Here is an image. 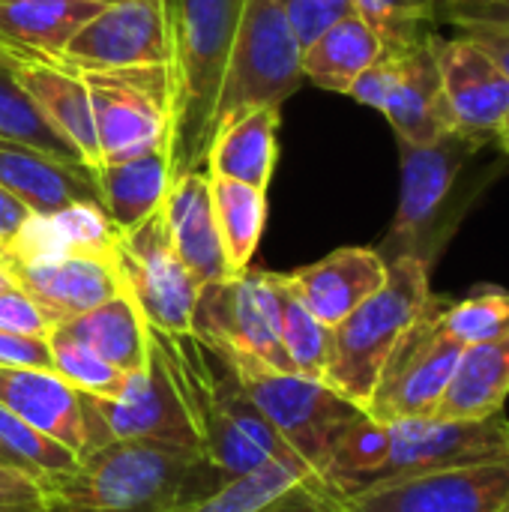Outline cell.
Here are the masks:
<instances>
[{"instance_id": "22", "label": "cell", "mask_w": 509, "mask_h": 512, "mask_svg": "<svg viewBox=\"0 0 509 512\" xmlns=\"http://www.w3.org/2000/svg\"><path fill=\"white\" fill-rule=\"evenodd\" d=\"M105 0H0V51L9 60L60 63L72 36Z\"/></svg>"}, {"instance_id": "45", "label": "cell", "mask_w": 509, "mask_h": 512, "mask_svg": "<svg viewBox=\"0 0 509 512\" xmlns=\"http://www.w3.org/2000/svg\"><path fill=\"white\" fill-rule=\"evenodd\" d=\"M474 42H480L495 60L498 66L507 72L509 78V24H501V27H477V30H465Z\"/></svg>"}, {"instance_id": "33", "label": "cell", "mask_w": 509, "mask_h": 512, "mask_svg": "<svg viewBox=\"0 0 509 512\" xmlns=\"http://www.w3.org/2000/svg\"><path fill=\"white\" fill-rule=\"evenodd\" d=\"M51 348V372L63 378L72 390L90 399H120L129 387V375L117 372L99 354H93L84 342H78L63 327H54L48 336Z\"/></svg>"}, {"instance_id": "43", "label": "cell", "mask_w": 509, "mask_h": 512, "mask_svg": "<svg viewBox=\"0 0 509 512\" xmlns=\"http://www.w3.org/2000/svg\"><path fill=\"white\" fill-rule=\"evenodd\" d=\"M0 366L51 369L48 339H27V336H12L0 330Z\"/></svg>"}, {"instance_id": "18", "label": "cell", "mask_w": 509, "mask_h": 512, "mask_svg": "<svg viewBox=\"0 0 509 512\" xmlns=\"http://www.w3.org/2000/svg\"><path fill=\"white\" fill-rule=\"evenodd\" d=\"M381 114L390 120L399 144L420 147L453 132V117L432 33L411 45L408 51H399V66Z\"/></svg>"}, {"instance_id": "17", "label": "cell", "mask_w": 509, "mask_h": 512, "mask_svg": "<svg viewBox=\"0 0 509 512\" xmlns=\"http://www.w3.org/2000/svg\"><path fill=\"white\" fill-rule=\"evenodd\" d=\"M0 408L54 438L78 459L93 444L87 396L72 390L51 369L0 366Z\"/></svg>"}, {"instance_id": "44", "label": "cell", "mask_w": 509, "mask_h": 512, "mask_svg": "<svg viewBox=\"0 0 509 512\" xmlns=\"http://www.w3.org/2000/svg\"><path fill=\"white\" fill-rule=\"evenodd\" d=\"M30 219H33L30 207H24L15 195H9V192L0 186V249H3V252L18 240V234L27 228Z\"/></svg>"}, {"instance_id": "24", "label": "cell", "mask_w": 509, "mask_h": 512, "mask_svg": "<svg viewBox=\"0 0 509 512\" xmlns=\"http://www.w3.org/2000/svg\"><path fill=\"white\" fill-rule=\"evenodd\" d=\"M279 120L282 108H255L222 126L207 150L204 171L267 192L279 159Z\"/></svg>"}, {"instance_id": "32", "label": "cell", "mask_w": 509, "mask_h": 512, "mask_svg": "<svg viewBox=\"0 0 509 512\" xmlns=\"http://www.w3.org/2000/svg\"><path fill=\"white\" fill-rule=\"evenodd\" d=\"M0 138L36 147L42 153H51L66 162H81V153L42 117L36 102L27 96V90L18 84L15 69L9 60L0 63Z\"/></svg>"}, {"instance_id": "11", "label": "cell", "mask_w": 509, "mask_h": 512, "mask_svg": "<svg viewBox=\"0 0 509 512\" xmlns=\"http://www.w3.org/2000/svg\"><path fill=\"white\" fill-rule=\"evenodd\" d=\"M240 375V372H237ZM240 384L282 441L321 474L339 432L363 414L333 387L294 372H243Z\"/></svg>"}, {"instance_id": "42", "label": "cell", "mask_w": 509, "mask_h": 512, "mask_svg": "<svg viewBox=\"0 0 509 512\" xmlns=\"http://www.w3.org/2000/svg\"><path fill=\"white\" fill-rule=\"evenodd\" d=\"M396 66H399V51H381L375 57V63L369 69L360 72V78L351 84L348 96L360 105H369V108H384L387 102V93H390V84H393V75H396Z\"/></svg>"}, {"instance_id": "35", "label": "cell", "mask_w": 509, "mask_h": 512, "mask_svg": "<svg viewBox=\"0 0 509 512\" xmlns=\"http://www.w3.org/2000/svg\"><path fill=\"white\" fill-rule=\"evenodd\" d=\"M441 324L462 348L489 342L509 327V291L495 288V285H483L474 294H468L465 300L444 297Z\"/></svg>"}, {"instance_id": "27", "label": "cell", "mask_w": 509, "mask_h": 512, "mask_svg": "<svg viewBox=\"0 0 509 512\" xmlns=\"http://www.w3.org/2000/svg\"><path fill=\"white\" fill-rule=\"evenodd\" d=\"M384 51L378 33L363 21V15L348 12L336 18L327 30H321L300 54L303 78L321 90L345 93L360 78L363 69L375 63Z\"/></svg>"}, {"instance_id": "16", "label": "cell", "mask_w": 509, "mask_h": 512, "mask_svg": "<svg viewBox=\"0 0 509 512\" xmlns=\"http://www.w3.org/2000/svg\"><path fill=\"white\" fill-rule=\"evenodd\" d=\"M12 282L30 294L54 327L102 306L123 294L111 252H51V255H6Z\"/></svg>"}, {"instance_id": "8", "label": "cell", "mask_w": 509, "mask_h": 512, "mask_svg": "<svg viewBox=\"0 0 509 512\" xmlns=\"http://www.w3.org/2000/svg\"><path fill=\"white\" fill-rule=\"evenodd\" d=\"M123 294L132 297L150 330L168 336L192 333V309L201 285L180 261L162 207L129 231H117L111 243Z\"/></svg>"}, {"instance_id": "15", "label": "cell", "mask_w": 509, "mask_h": 512, "mask_svg": "<svg viewBox=\"0 0 509 512\" xmlns=\"http://www.w3.org/2000/svg\"><path fill=\"white\" fill-rule=\"evenodd\" d=\"M453 129L483 144H498L509 126V78L498 60L468 33H432Z\"/></svg>"}, {"instance_id": "28", "label": "cell", "mask_w": 509, "mask_h": 512, "mask_svg": "<svg viewBox=\"0 0 509 512\" xmlns=\"http://www.w3.org/2000/svg\"><path fill=\"white\" fill-rule=\"evenodd\" d=\"M60 327L117 372L141 375L150 366V327L129 294H117Z\"/></svg>"}, {"instance_id": "6", "label": "cell", "mask_w": 509, "mask_h": 512, "mask_svg": "<svg viewBox=\"0 0 509 512\" xmlns=\"http://www.w3.org/2000/svg\"><path fill=\"white\" fill-rule=\"evenodd\" d=\"M192 333L243 372H291L279 330L276 273L246 270L201 285Z\"/></svg>"}, {"instance_id": "50", "label": "cell", "mask_w": 509, "mask_h": 512, "mask_svg": "<svg viewBox=\"0 0 509 512\" xmlns=\"http://www.w3.org/2000/svg\"><path fill=\"white\" fill-rule=\"evenodd\" d=\"M0 462H3V459H0Z\"/></svg>"}, {"instance_id": "47", "label": "cell", "mask_w": 509, "mask_h": 512, "mask_svg": "<svg viewBox=\"0 0 509 512\" xmlns=\"http://www.w3.org/2000/svg\"><path fill=\"white\" fill-rule=\"evenodd\" d=\"M498 147H501V150L509 156V126L501 132V135H498Z\"/></svg>"}, {"instance_id": "1", "label": "cell", "mask_w": 509, "mask_h": 512, "mask_svg": "<svg viewBox=\"0 0 509 512\" xmlns=\"http://www.w3.org/2000/svg\"><path fill=\"white\" fill-rule=\"evenodd\" d=\"M222 483L201 450L105 441L87 450L72 471L42 483V512H183Z\"/></svg>"}, {"instance_id": "25", "label": "cell", "mask_w": 509, "mask_h": 512, "mask_svg": "<svg viewBox=\"0 0 509 512\" xmlns=\"http://www.w3.org/2000/svg\"><path fill=\"white\" fill-rule=\"evenodd\" d=\"M96 183L108 222L117 231H129L165 204L171 186L168 147H156L120 162H105L96 168Z\"/></svg>"}, {"instance_id": "5", "label": "cell", "mask_w": 509, "mask_h": 512, "mask_svg": "<svg viewBox=\"0 0 509 512\" xmlns=\"http://www.w3.org/2000/svg\"><path fill=\"white\" fill-rule=\"evenodd\" d=\"M303 45L282 0H246L213 111V138L255 108H282L300 90Z\"/></svg>"}, {"instance_id": "10", "label": "cell", "mask_w": 509, "mask_h": 512, "mask_svg": "<svg viewBox=\"0 0 509 512\" xmlns=\"http://www.w3.org/2000/svg\"><path fill=\"white\" fill-rule=\"evenodd\" d=\"M93 447L105 441H159L174 447L201 450V438L186 402V393L150 336V366L141 375H129V387L120 399H90ZM90 447V450H93Z\"/></svg>"}, {"instance_id": "2", "label": "cell", "mask_w": 509, "mask_h": 512, "mask_svg": "<svg viewBox=\"0 0 509 512\" xmlns=\"http://www.w3.org/2000/svg\"><path fill=\"white\" fill-rule=\"evenodd\" d=\"M246 0H165L171 30V180L201 171L213 144V111Z\"/></svg>"}, {"instance_id": "12", "label": "cell", "mask_w": 509, "mask_h": 512, "mask_svg": "<svg viewBox=\"0 0 509 512\" xmlns=\"http://www.w3.org/2000/svg\"><path fill=\"white\" fill-rule=\"evenodd\" d=\"M342 501L351 512H509V456L384 480Z\"/></svg>"}, {"instance_id": "7", "label": "cell", "mask_w": 509, "mask_h": 512, "mask_svg": "<svg viewBox=\"0 0 509 512\" xmlns=\"http://www.w3.org/2000/svg\"><path fill=\"white\" fill-rule=\"evenodd\" d=\"M78 75L90 96L102 165L156 147H168V126H171L168 63L84 69Z\"/></svg>"}, {"instance_id": "38", "label": "cell", "mask_w": 509, "mask_h": 512, "mask_svg": "<svg viewBox=\"0 0 509 512\" xmlns=\"http://www.w3.org/2000/svg\"><path fill=\"white\" fill-rule=\"evenodd\" d=\"M435 21L453 24L459 33L509 24V0H435Z\"/></svg>"}, {"instance_id": "31", "label": "cell", "mask_w": 509, "mask_h": 512, "mask_svg": "<svg viewBox=\"0 0 509 512\" xmlns=\"http://www.w3.org/2000/svg\"><path fill=\"white\" fill-rule=\"evenodd\" d=\"M279 288V330L288 369L300 378L324 381L330 366V327L321 324L288 288L285 276L276 273Z\"/></svg>"}, {"instance_id": "23", "label": "cell", "mask_w": 509, "mask_h": 512, "mask_svg": "<svg viewBox=\"0 0 509 512\" xmlns=\"http://www.w3.org/2000/svg\"><path fill=\"white\" fill-rule=\"evenodd\" d=\"M18 84L36 102L42 117L81 153L84 165L96 171L102 165L96 123L87 87L81 75L60 63H33V60H12Z\"/></svg>"}, {"instance_id": "13", "label": "cell", "mask_w": 509, "mask_h": 512, "mask_svg": "<svg viewBox=\"0 0 509 512\" xmlns=\"http://www.w3.org/2000/svg\"><path fill=\"white\" fill-rule=\"evenodd\" d=\"M387 429L390 450L375 483L509 456V420L504 411L477 420H399L387 423Z\"/></svg>"}, {"instance_id": "29", "label": "cell", "mask_w": 509, "mask_h": 512, "mask_svg": "<svg viewBox=\"0 0 509 512\" xmlns=\"http://www.w3.org/2000/svg\"><path fill=\"white\" fill-rule=\"evenodd\" d=\"M210 177V201H213V219L219 228V240L228 258L231 273H246L252 264V255L258 252L264 222H267V192L240 180L228 177Z\"/></svg>"}, {"instance_id": "9", "label": "cell", "mask_w": 509, "mask_h": 512, "mask_svg": "<svg viewBox=\"0 0 509 512\" xmlns=\"http://www.w3.org/2000/svg\"><path fill=\"white\" fill-rule=\"evenodd\" d=\"M441 306L444 297L432 294L423 315L405 330V336L393 348L369 399V417L381 423L435 417L465 351L444 330Z\"/></svg>"}, {"instance_id": "46", "label": "cell", "mask_w": 509, "mask_h": 512, "mask_svg": "<svg viewBox=\"0 0 509 512\" xmlns=\"http://www.w3.org/2000/svg\"><path fill=\"white\" fill-rule=\"evenodd\" d=\"M9 285H15V282H12V273H9V267H6V261L0 255V291H6Z\"/></svg>"}, {"instance_id": "48", "label": "cell", "mask_w": 509, "mask_h": 512, "mask_svg": "<svg viewBox=\"0 0 509 512\" xmlns=\"http://www.w3.org/2000/svg\"><path fill=\"white\" fill-rule=\"evenodd\" d=\"M105 3H111V0H105Z\"/></svg>"}, {"instance_id": "39", "label": "cell", "mask_w": 509, "mask_h": 512, "mask_svg": "<svg viewBox=\"0 0 509 512\" xmlns=\"http://www.w3.org/2000/svg\"><path fill=\"white\" fill-rule=\"evenodd\" d=\"M291 27L306 48L321 30H327L336 18L354 12V0H282Z\"/></svg>"}, {"instance_id": "37", "label": "cell", "mask_w": 509, "mask_h": 512, "mask_svg": "<svg viewBox=\"0 0 509 512\" xmlns=\"http://www.w3.org/2000/svg\"><path fill=\"white\" fill-rule=\"evenodd\" d=\"M0 330L27 339H48L54 333V321L30 294H24L18 285H9L0 291Z\"/></svg>"}, {"instance_id": "34", "label": "cell", "mask_w": 509, "mask_h": 512, "mask_svg": "<svg viewBox=\"0 0 509 512\" xmlns=\"http://www.w3.org/2000/svg\"><path fill=\"white\" fill-rule=\"evenodd\" d=\"M0 459L33 474L36 480H54L75 468L78 456L54 438L36 432L6 408H0Z\"/></svg>"}, {"instance_id": "19", "label": "cell", "mask_w": 509, "mask_h": 512, "mask_svg": "<svg viewBox=\"0 0 509 512\" xmlns=\"http://www.w3.org/2000/svg\"><path fill=\"white\" fill-rule=\"evenodd\" d=\"M0 186L15 195L33 216H54L75 204L102 207L96 171L66 162L27 144L0 138Z\"/></svg>"}, {"instance_id": "41", "label": "cell", "mask_w": 509, "mask_h": 512, "mask_svg": "<svg viewBox=\"0 0 509 512\" xmlns=\"http://www.w3.org/2000/svg\"><path fill=\"white\" fill-rule=\"evenodd\" d=\"M45 486L33 474L0 462V512H42Z\"/></svg>"}, {"instance_id": "40", "label": "cell", "mask_w": 509, "mask_h": 512, "mask_svg": "<svg viewBox=\"0 0 509 512\" xmlns=\"http://www.w3.org/2000/svg\"><path fill=\"white\" fill-rule=\"evenodd\" d=\"M261 512H351L342 501V492L336 486H330L324 477H312L300 486H294L291 492H285L282 498H276L270 507Z\"/></svg>"}, {"instance_id": "36", "label": "cell", "mask_w": 509, "mask_h": 512, "mask_svg": "<svg viewBox=\"0 0 509 512\" xmlns=\"http://www.w3.org/2000/svg\"><path fill=\"white\" fill-rule=\"evenodd\" d=\"M354 12L378 33L384 51H408L435 24V0H354Z\"/></svg>"}, {"instance_id": "3", "label": "cell", "mask_w": 509, "mask_h": 512, "mask_svg": "<svg viewBox=\"0 0 509 512\" xmlns=\"http://www.w3.org/2000/svg\"><path fill=\"white\" fill-rule=\"evenodd\" d=\"M489 147L462 132H447L432 144H399L402 156V189L396 216L375 246V252L390 264L396 258H414L426 270L438 264L447 243L459 231L468 207L480 195V189L495 177L486 171L480 177H468L474 156Z\"/></svg>"}, {"instance_id": "20", "label": "cell", "mask_w": 509, "mask_h": 512, "mask_svg": "<svg viewBox=\"0 0 509 512\" xmlns=\"http://www.w3.org/2000/svg\"><path fill=\"white\" fill-rule=\"evenodd\" d=\"M282 276L321 324L336 327L387 282V261L375 249L348 246Z\"/></svg>"}, {"instance_id": "30", "label": "cell", "mask_w": 509, "mask_h": 512, "mask_svg": "<svg viewBox=\"0 0 509 512\" xmlns=\"http://www.w3.org/2000/svg\"><path fill=\"white\" fill-rule=\"evenodd\" d=\"M312 477H321L315 465H309L300 453H285L222 483L213 495L201 498L183 512H261Z\"/></svg>"}, {"instance_id": "21", "label": "cell", "mask_w": 509, "mask_h": 512, "mask_svg": "<svg viewBox=\"0 0 509 512\" xmlns=\"http://www.w3.org/2000/svg\"><path fill=\"white\" fill-rule=\"evenodd\" d=\"M162 213H165L171 243L198 285H210V282H222L234 276L222 249V240H219L216 219H213L210 177L204 168L171 180Z\"/></svg>"}, {"instance_id": "4", "label": "cell", "mask_w": 509, "mask_h": 512, "mask_svg": "<svg viewBox=\"0 0 509 512\" xmlns=\"http://www.w3.org/2000/svg\"><path fill=\"white\" fill-rule=\"evenodd\" d=\"M429 276L432 270L414 258H396L387 264V282L345 321L330 327V366L324 375L327 387L357 408H369L393 348L432 300Z\"/></svg>"}, {"instance_id": "49", "label": "cell", "mask_w": 509, "mask_h": 512, "mask_svg": "<svg viewBox=\"0 0 509 512\" xmlns=\"http://www.w3.org/2000/svg\"><path fill=\"white\" fill-rule=\"evenodd\" d=\"M0 255H3V249H0Z\"/></svg>"}, {"instance_id": "26", "label": "cell", "mask_w": 509, "mask_h": 512, "mask_svg": "<svg viewBox=\"0 0 509 512\" xmlns=\"http://www.w3.org/2000/svg\"><path fill=\"white\" fill-rule=\"evenodd\" d=\"M509 396V327L462 351L456 375L435 411L441 420H477L504 411Z\"/></svg>"}, {"instance_id": "14", "label": "cell", "mask_w": 509, "mask_h": 512, "mask_svg": "<svg viewBox=\"0 0 509 512\" xmlns=\"http://www.w3.org/2000/svg\"><path fill=\"white\" fill-rule=\"evenodd\" d=\"M171 63L165 0H111L66 45L60 66L123 69Z\"/></svg>"}]
</instances>
